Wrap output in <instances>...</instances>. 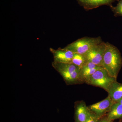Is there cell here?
<instances>
[{
	"instance_id": "ba28073f",
	"label": "cell",
	"mask_w": 122,
	"mask_h": 122,
	"mask_svg": "<svg viewBox=\"0 0 122 122\" xmlns=\"http://www.w3.org/2000/svg\"><path fill=\"white\" fill-rule=\"evenodd\" d=\"M102 67L90 62H86L80 69L79 79L80 83L86 82L90 77L97 70Z\"/></svg>"
},
{
	"instance_id": "2e32d148",
	"label": "cell",
	"mask_w": 122,
	"mask_h": 122,
	"mask_svg": "<svg viewBox=\"0 0 122 122\" xmlns=\"http://www.w3.org/2000/svg\"><path fill=\"white\" fill-rule=\"evenodd\" d=\"M98 122H112V121L108 120L107 117L100 119Z\"/></svg>"
},
{
	"instance_id": "5bb4252c",
	"label": "cell",
	"mask_w": 122,
	"mask_h": 122,
	"mask_svg": "<svg viewBox=\"0 0 122 122\" xmlns=\"http://www.w3.org/2000/svg\"><path fill=\"white\" fill-rule=\"evenodd\" d=\"M117 5L113 6L112 5L109 6L115 17L122 16V0H119Z\"/></svg>"
},
{
	"instance_id": "277c9868",
	"label": "cell",
	"mask_w": 122,
	"mask_h": 122,
	"mask_svg": "<svg viewBox=\"0 0 122 122\" xmlns=\"http://www.w3.org/2000/svg\"><path fill=\"white\" fill-rule=\"evenodd\" d=\"M116 79L117 78L112 77L106 70L102 68L92 75L86 83L101 87L106 91L112 82L117 81Z\"/></svg>"
},
{
	"instance_id": "9a60e30c",
	"label": "cell",
	"mask_w": 122,
	"mask_h": 122,
	"mask_svg": "<svg viewBox=\"0 0 122 122\" xmlns=\"http://www.w3.org/2000/svg\"><path fill=\"white\" fill-rule=\"evenodd\" d=\"M99 120V119L91 112L89 117L85 122H98Z\"/></svg>"
},
{
	"instance_id": "7c38bea8",
	"label": "cell",
	"mask_w": 122,
	"mask_h": 122,
	"mask_svg": "<svg viewBox=\"0 0 122 122\" xmlns=\"http://www.w3.org/2000/svg\"><path fill=\"white\" fill-rule=\"evenodd\" d=\"M107 118L112 121L117 119H122V104L119 102H115L108 112Z\"/></svg>"
},
{
	"instance_id": "e0dca14e",
	"label": "cell",
	"mask_w": 122,
	"mask_h": 122,
	"mask_svg": "<svg viewBox=\"0 0 122 122\" xmlns=\"http://www.w3.org/2000/svg\"><path fill=\"white\" fill-rule=\"evenodd\" d=\"M118 102L120 103H122V99H121V100H120L119 102Z\"/></svg>"
},
{
	"instance_id": "52a82bcc",
	"label": "cell",
	"mask_w": 122,
	"mask_h": 122,
	"mask_svg": "<svg viewBox=\"0 0 122 122\" xmlns=\"http://www.w3.org/2000/svg\"><path fill=\"white\" fill-rule=\"evenodd\" d=\"M53 55L54 62L56 63H70L74 53L65 48L54 50L51 49Z\"/></svg>"
},
{
	"instance_id": "8fae6325",
	"label": "cell",
	"mask_w": 122,
	"mask_h": 122,
	"mask_svg": "<svg viewBox=\"0 0 122 122\" xmlns=\"http://www.w3.org/2000/svg\"><path fill=\"white\" fill-rule=\"evenodd\" d=\"M114 102H118L122 99V83L115 81L108 86L106 90Z\"/></svg>"
},
{
	"instance_id": "6da1fadb",
	"label": "cell",
	"mask_w": 122,
	"mask_h": 122,
	"mask_svg": "<svg viewBox=\"0 0 122 122\" xmlns=\"http://www.w3.org/2000/svg\"><path fill=\"white\" fill-rule=\"evenodd\" d=\"M122 66V58L119 50L116 46L106 42L102 67L111 76L117 78Z\"/></svg>"
},
{
	"instance_id": "4fadbf2b",
	"label": "cell",
	"mask_w": 122,
	"mask_h": 122,
	"mask_svg": "<svg viewBox=\"0 0 122 122\" xmlns=\"http://www.w3.org/2000/svg\"><path fill=\"white\" fill-rule=\"evenodd\" d=\"M87 62L85 55L74 53L72 63L78 66L81 69Z\"/></svg>"
},
{
	"instance_id": "3957f363",
	"label": "cell",
	"mask_w": 122,
	"mask_h": 122,
	"mask_svg": "<svg viewBox=\"0 0 122 122\" xmlns=\"http://www.w3.org/2000/svg\"><path fill=\"white\" fill-rule=\"evenodd\" d=\"M100 37H85L80 38L69 44L66 48L75 53L85 55L94 46L102 42Z\"/></svg>"
},
{
	"instance_id": "30bf717a",
	"label": "cell",
	"mask_w": 122,
	"mask_h": 122,
	"mask_svg": "<svg viewBox=\"0 0 122 122\" xmlns=\"http://www.w3.org/2000/svg\"><path fill=\"white\" fill-rule=\"evenodd\" d=\"M91 112L85 102L81 101L75 107V122H85L89 117Z\"/></svg>"
},
{
	"instance_id": "5b68a950",
	"label": "cell",
	"mask_w": 122,
	"mask_h": 122,
	"mask_svg": "<svg viewBox=\"0 0 122 122\" xmlns=\"http://www.w3.org/2000/svg\"><path fill=\"white\" fill-rule=\"evenodd\" d=\"M106 48V42L103 41L92 47L84 55L87 62H92L102 67L103 58Z\"/></svg>"
},
{
	"instance_id": "7a4b0ae2",
	"label": "cell",
	"mask_w": 122,
	"mask_h": 122,
	"mask_svg": "<svg viewBox=\"0 0 122 122\" xmlns=\"http://www.w3.org/2000/svg\"><path fill=\"white\" fill-rule=\"evenodd\" d=\"M53 66L62 76L67 85L80 83L79 73L80 68L73 63L53 62Z\"/></svg>"
},
{
	"instance_id": "8992f818",
	"label": "cell",
	"mask_w": 122,
	"mask_h": 122,
	"mask_svg": "<svg viewBox=\"0 0 122 122\" xmlns=\"http://www.w3.org/2000/svg\"><path fill=\"white\" fill-rule=\"evenodd\" d=\"M114 102L109 96L101 102L96 103L88 107L90 111L99 119L110 110Z\"/></svg>"
},
{
	"instance_id": "9c48e42d",
	"label": "cell",
	"mask_w": 122,
	"mask_h": 122,
	"mask_svg": "<svg viewBox=\"0 0 122 122\" xmlns=\"http://www.w3.org/2000/svg\"><path fill=\"white\" fill-rule=\"evenodd\" d=\"M78 4L85 10H90L103 5H112L116 1L119 0H77Z\"/></svg>"
}]
</instances>
